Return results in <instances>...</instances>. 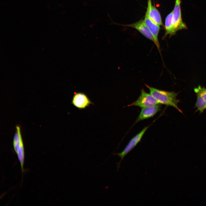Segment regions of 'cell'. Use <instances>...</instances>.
<instances>
[{
	"label": "cell",
	"instance_id": "cell-4",
	"mask_svg": "<svg viewBox=\"0 0 206 206\" xmlns=\"http://www.w3.org/2000/svg\"><path fill=\"white\" fill-rule=\"evenodd\" d=\"M160 104L150 94L146 92L142 89L140 95L136 100L128 106H136L141 108L151 106Z\"/></svg>",
	"mask_w": 206,
	"mask_h": 206
},
{
	"label": "cell",
	"instance_id": "cell-9",
	"mask_svg": "<svg viewBox=\"0 0 206 206\" xmlns=\"http://www.w3.org/2000/svg\"><path fill=\"white\" fill-rule=\"evenodd\" d=\"M160 104L142 108L136 120L135 123L153 117L161 110V105Z\"/></svg>",
	"mask_w": 206,
	"mask_h": 206
},
{
	"label": "cell",
	"instance_id": "cell-11",
	"mask_svg": "<svg viewBox=\"0 0 206 206\" xmlns=\"http://www.w3.org/2000/svg\"><path fill=\"white\" fill-rule=\"evenodd\" d=\"M146 11L149 18L159 25L163 26L160 14L157 8L153 6L151 0H148Z\"/></svg>",
	"mask_w": 206,
	"mask_h": 206
},
{
	"label": "cell",
	"instance_id": "cell-1",
	"mask_svg": "<svg viewBox=\"0 0 206 206\" xmlns=\"http://www.w3.org/2000/svg\"><path fill=\"white\" fill-rule=\"evenodd\" d=\"M149 90L150 94L157 100L160 104L173 106L180 112L181 110L177 106L180 100L177 98L178 93L174 92L160 90L145 85Z\"/></svg>",
	"mask_w": 206,
	"mask_h": 206
},
{
	"label": "cell",
	"instance_id": "cell-6",
	"mask_svg": "<svg viewBox=\"0 0 206 206\" xmlns=\"http://www.w3.org/2000/svg\"><path fill=\"white\" fill-rule=\"evenodd\" d=\"M72 103L80 110L85 109L90 104H93L86 94L81 92H75L74 94Z\"/></svg>",
	"mask_w": 206,
	"mask_h": 206
},
{
	"label": "cell",
	"instance_id": "cell-2",
	"mask_svg": "<svg viewBox=\"0 0 206 206\" xmlns=\"http://www.w3.org/2000/svg\"><path fill=\"white\" fill-rule=\"evenodd\" d=\"M13 145L14 151L20 163L21 171L23 173L24 171L25 151L20 128L18 126L16 127V131L13 137Z\"/></svg>",
	"mask_w": 206,
	"mask_h": 206
},
{
	"label": "cell",
	"instance_id": "cell-5",
	"mask_svg": "<svg viewBox=\"0 0 206 206\" xmlns=\"http://www.w3.org/2000/svg\"><path fill=\"white\" fill-rule=\"evenodd\" d=\"M181 0H175L173 11L172 23L175 32L183 29H187L186 24L182 20L181 8Z\"/></svg>",
	"mask_w": 206,
	"mask_h": 206
},
{
	"label": "cell",
	"instance_id": "cell-10",
	"mask_svg": "<svg viewBox=\"0 0 206 206\" xmlns=\"http://www.w3.org/2000/svg\"><path fill=\"white\" fill-rule=\"evenodd\" d=\"M144 21L146 25L153 35L156 41L155 45L159 49H160V45L158 36L160 29V25L153 21L149 17L148 13L146 11Z\"/></svg>",
	"mask_w": 206,
	"mask_h": 206
},
{
	"label": "cell",
	"instance_id": "cell-3",
	"mask_svg": "<svg viewBox=\"0 0 206 206\" xmlns=\"http://www.w3.org/2000/svg\"><path fill=\"white\" fill-rule=\"evenodd\" d=\"M149 127V126L145 127L140 132L132 138L122 152L120 153L112 154L114 155H117L120 158V161L117 163L118 170L124 157L140 141L144 134Z\"/></svg>",
	"mask_w": 206,
	"mask_h": 206
},
{
	"label": "cell",
	"instance_id": "cell-12",
	"mask_svg": "<svg viewBox=\"0 0 206 206\" xmlns=\"http://www.w3.org/2000/svg\"><path fill=\"white\" fill-rule=\"evenodd\" d=\"M173 11H171L167 16L165 22V33L164 37L168 35L171 37L176 34L172 23Z\"/></svg>",
	"mask_w": 206,
	"mask_h": 206
},
{
	"label": "cell",
	"instance_id": "cell-7",
	"mask_svg": "<svg viewBox=\"0 0 206 206\" xmlns=\"http://www.w3.org/2000/svg\"><path fill=\"white\" fill-rule=\"evenodd\" d=\"M197 99L195 104L197 111L202 113L206 109V88L199 85L194 88Z\"/></svg>",
	"mask_w": 206,
	"mask_h": 206
},
{
	"label": "cell",
	"instance_id": "cell-8",
	"mask_svg": "<svg viewBox=\"0 0 206 206\" xmlns=\"http://www.w3.org/2000/svg\"><path fill=\"white\" fill-rule=\"evenodd\" d=\"M124 25L136 29L145 37L152 41L155 45V39L143 20L141 19L134 23Z\"/></svg>",
	"mask_w": 206,
	"mask_h": 206
}]
</instances>
